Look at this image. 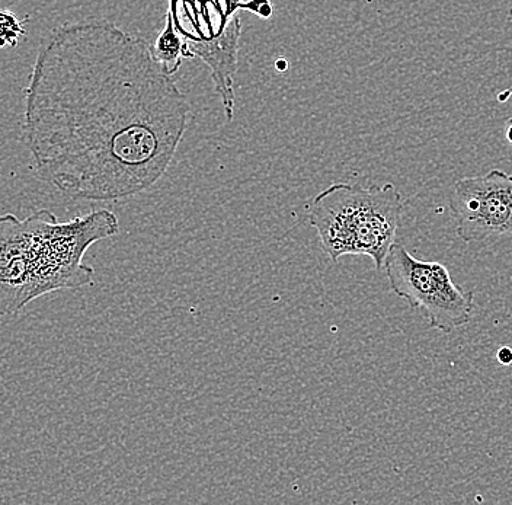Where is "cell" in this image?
<instances>
[{
    "mask_svg": "<svg viewBox=\"0 0 512 505\" xmlns=\"http://www.w3.org/2000/svg\"><path fill=\"white\" fill-rule=\"evenodd\" d=\"M496 360H498L499 364H502V366H511L512 364V348L507 347H501L498 351H496Z\"/></svg>",
    "mask_w": 512,
    "mask_h": 505,
    "instance_id": "9",
    "label": "cell"
},
{
    "mask_svg": "<svg viewBox=\"0 0 512 505\" xmlns=\"http://www.w3.org/2000/svg\"><path fill=\"white\" fill-rule=\"evenodd\" d=\"M24 22L12 12L0 11V50L18 46L25 35Z\"/></svg>",
    "mask_w": 512,
    "mask_h": 505,
    "instance_id": "8",
    "label": "cell"
},
{
    "mask_svg": "<svg viewBox=\"0 0 512 505\" xmlns=\"http://www.w3.org/2000/svg\"><path fill=\"white\" fill-rule=\"evenodd\" d=\"M239 11L270 18V0H169L166 17L187 46L188 59L197 57L210 70L227 120L235 113V78L242 22Z\"/></svg>",
    "mask_w": 512,
    "mask_h": 505,
    "instance_id": "4",
    "label": "cell"
},
{
    "mask_svg": "<svg viewBox=\"0 0 512 505\" xmlns=\"http://www.w3.org/2000/svg\"><path fill=\"white\" fill-rule=\"evenodd\" d=\"M153 56L168 75H174L182 65V60L188 59L187 46L181 35L175 30L171 18L166 17L165 28L156 38L152 47Z\"/></svg>",
    "mask_w": 512,
    "mask_h": 505,
    "instance_id": "7",
    "label": "cell"
},
{
    "mask_svg": "<svg viewBox=\"0 0 512 505\" xmlns=\"http://www.w3.org/2000/svg\"><path fill=\"white\" fill-rule=\"evenodd\" d=\"M403 200L395 185L363 187L336 182L313 198L310 226L332 261L347 255H366L382 271L402 225Z\"/></svg>",
    "mask_w": 512,
    "mask_h": 505,
    "instance_id": "3",
    "label": "cell"
},
{
    "mask_svg": "<svg viewBox=\"0 0 512 505\" xmlns=\"http://www.w3.org/2000/svg\"><path fill=\"white\" fill-rule=\"evenodd\" d=\"M383 270L390 290L421 312L434 331L451 334L472 321L475 293L457 286L441 262L419 260L395 242Z\"/></svg>",
    "mask_w": 512,
    "mask_h": 505,
    "instance_id": "5",
    "label": "cell"
},
{
    "mask_svg": "<svg viewBox=\"0 0 512 505\" xmlns=\"http://www.w3.org/2000/svg\"><path fill=\"white\" fill-rule=\"evenodd\" d=\"M511 19H512V9H511Z\"/></svg>",
    "mask_w": 512,
    "mask_h": 505,
    "instance_id": "11",
    "label": "cell"
},
{
    "mask_svg": "<svg viewBox=\"0 0 512 505\" xmlns=\"http://www.w3.org/2000/svg\"><path fill=\"white\" fill-rule=\"evenodd\" d=\"M190 104L152 47L108 21L64 25L41 44L22 136L41 175L79 200L118 201L166 174Z\"/></svg>",
    "mask_w": 512,
    "mask_h": 505,
    "instance_id": "1",
    "label": "cell"
},
{
    "mask_svg": "<svg viewBox=\"0 0 512 505\" xmlns=\"http://www.w3.org/2000/svg\"><path fill=\"white\" fill-rule=\"evenodd\" d=\"M505 137H507L508 142L512 146V118L507 121V126H505Z\"/></svg>",
    "mask_w": 512,
    "mask_h": 505,
    "instance_id": "10",
    "label": "cell"
},
{
    "mask_svg": "<svg viewBox=\"0 0 512 505\" xmlns=\"http://www.w3.org/2000/svg\"><path fill=\"white\" fill-rule=\"evenodd\" d=\"M456 233L467 244L512 236V175L492 169L462 178L450 193Z\"/></svg>",
    "mask_w": 512,
    "mask_h": 505,
    "instance_id": "6",
    "label": "cell"
},
{
    "mask_svg": "<svg viewBox=\"0 0 512 505\" xmlns=\"http://www.w3.org/2000/svg\"><path fill=\"white\" fill-rule=\"evenodd\" d=\"M118 232V217L107 209L64 223L50 210L22 220L0 214V316L16 315L46 294L94 283V268L83 258Z\"/></svg>",
    "mask_w": 512,
    "mask_h": 505,
    "instance_id": "2",
    "label": "cell"
}]
</instances>
